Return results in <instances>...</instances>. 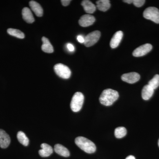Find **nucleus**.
<instances>
[{
  "mask_svg": "<svg viewBox=\"0 0 159 159\" xmlns=\"http://www.w3.org/2000/svg\"><path fill=\"white\" fill-rule=\"evenodd\" d=\"M96 19L93 16L86 14L82 16L79 20L80 25L83 27H89L92 25L95 22Z\"/></svg>",
  "mask_w": 159,
  "mask_h": 159,
  "instance_id": "9",
  "label": "nucleus"
},
{
  "mask_svg": "<svg viewBox=\"0 0 159 159\" xmlns=\"http://www.w3.org/2000/svg\"><path fill=\"white\" fill-rule=\"evenodd\" d=\"M125 159H136L135 157L133 156L130 155L128 157H127L125 158Z\"/></svg>",
  "mask_w": 159,
  "mask_h": 159,
  "instance_id": "28",
  "label": "nucleus"
},
{
  "mask_svg": "<svg viewBox=\"0 0 159 159\" xmlns=\"http://www.w3.org/2000/svg\"><path fill=\"white\" fill-rule=\"evenodd\" d=\"M54 150L56 153L61 156L67 157L70 156V152L68 149L61 144L55 145Z\"/></svg>",
  "mask_w": 159,
  "mask_h": 159,
  "instance_id": "15",
  "label": "nucleus"
},
{
  "mask_svg": "<svg viewBox=\"0 0 159 159\" xmlns=\"http://www.w3.org/2000/svg\"><path fill=\"white\" fill-rule=\"evenodd\" d=\"M7 32L11 36H14L18 38L24 39L25 38L24 33L18 29H9L7 30Z\"/></svg>",
  "mask_w": 159,
  "mask_h": 159,
  "instance_id": "21",
  "label": "nucleus"
},
{
  "mask_svg": "<svg viewBox=\"0 0 159 159\" xmlns=\"http://www.w3.org/2000/svg\"><path fill=\"white\" fill-rule=\"evenodd\" d=\"M75 142L77 146L88 153H93L96 151V146L93 142L83 137H78Z\"/></svg>",
  "mask_w": 159,
  "mask_h": 159,
  "instance_id": "2",
  "label": "nucleus"
},
{
  "mask_svg": "<svg viewBox=\"0 0 159 159\" xmlns=\"http://www.w3.org/2000/svg\"><path fill=\"white\" fill-rule=\"evenodd\" d=\"M29 5L31 7V10H32L35 15L39 17H41L43 15V9L41 6L37 2L34 1H30L29 2Z\"/></svg>",
  "mask_w": 159,
  "mask_h": 159,
  "instance_id": "13",
  "label": "nucleus"
},
{
  "mask_svg": "<svg viewBox=\"0 0 159 159\" xmlns=\"http://www.w3.org/2000/svg\"><path fill=\"white\" fill-rule=\"evenodd\" d=\"M127 130L125 127L120 126L117 127L115 130V135L117 139H121L126 135Z\"/></svg>",
  "mask_w": 159,
  "mask_h": 159,
  "instance_id": "22",
  "label": "nucleus"
},
{
  "mask_svg": "<svg viewBox=\"0 0 159 159\" xmlns=\"http://www.w3.org/2000/svg\"><path fill=\"white\" fill-rule=\"evenodd\" d=\"M22 16L23 19L28 23H32L34 21V19L33 14L29 8H24L22 10Z\"/></svg>",
  "mask_w": 159,
  "mask_h": 159,
  "instance_id": "17",
  "label": "nucleus"
},
{
  "mask_svg": "<svg viewBox=\"0 0 159 159\" xmlns=\"http://www.w3.org/2000/svg\"><path fill=\"white\" fill-rule=\"evenodd\" d=\"M123 81L129 84H134L138 82L140 79V75L136 72H131L123 74L121 77Z\"/></svg>",
  "mask_w": 159,
  "mask_h": 159,
  "instance_id": "8",
  "label": "nucleus"
},
{
  "mask_svg": "<svg viewBox=\"0 0 159 159\" xmlns=\"http://www.w3.org/2000/svg\"><path fill=\"white\" fill-rule=\"evenodd\" d=\"M84 96L82 93L77 92L74 94L70 102L71 110L75 112L79 111L82 108Z\"/></svg>",
  "mask_w": 159,
  "mask_h": 159,
  "instance_id": "3",
  "label": "nucleus"
},
{
  "mask_svg": "<svg viewBox=\"0 0 159 159\" xmlns=\"http://www.w3.org/2000/svg\"><path fill=\"white\" fill-rule=\"evenodd\" d=\"M158 146L159 147V139L158 142Z\"/></svg>",
  "mask_w": 159,
  "mask_h": 159,
  "instance_id": "29",
  "label": "nucleus"
},
{
  "mask_svg": "<svg viewBox=\"0 0 159 159\" xmlns=\"http://www.w3.org/2000/svg\"><path fill=\"white\" fill-rule=\"evenodd\" d=\"M154 91V90L148 84L145 85L142 89V96L143 99L145 100H148L150 99L153 95Z\"/></svg>",
  "mask_w": 159,
  "mask_h": 159,
  "instance_id": "14",
  "label": "nucleus"
},
{
  "mask_svg": "<svg viewBox=\"0 0 159 159\" xmlns=\"http://www.w3.org/2000/svg\"><path fill=\"white\" fill-rule=\"evenodd\" d=\"M101 33L99 31H95L91 32L84 38V45L90 47L94 45L98 42L100 38Z\"/></svg>",
  "mask_w": 159,
  "mask_h": 159,
  "instance_id": "6",
  "label": "nucleus"
},
{
  "mask_svg": "<svg viewBox=\"0 0 159 159\" xmlns=\"http://www.w3.org/2000/svg\"><path fill=\"white\" fill-rule=\"evenodd\" d=\"M81 5L83 7L84 11L87 13L91 14V13H94L96 11V6L91 1L89 0H84L82 1Z\"/></svg>",
  "mask_w": 159,
  "mask_h": 159,
  "instance_id": "16",
  "label": "nucleus"
},
{
  "mask_svg": "<svg viewBox=\"0 0 159 159\" xmlns=\"http://www.w3.org/2000/svg\"><path fill=\"white\" fill-rule=\"evenodd\" d=\"M55 73L59 77L63 79H69L71 76V72L68 67L62 64H57L54 66Z\"/></svg>",
  "mask_w": 159,
  "mask_h": 159,
  "instance_id": "5",
  "label": "nucleus"
},
{
  "mask_svg": "<svg viewBox=\"0 0 159 159\" xmlns=\"http://www.w3.org/2000/svg\"><path fill=\"white\" fill-rule=\"evenodd\" d=\"M42 40L43 43L41 47L42 51L47 53H53L54 52V49L49 39L46 37H43Z\"/></svg>",
  "mask_w": 159,
  "mask_h": 159,
  "instance_id": "18",
  "label": "nucleus"
},
{
  "mask_svg": "<svg viewBox=\"0 0 159 159\" xmlns=\"http://www.w3.org/2000/svg\"><path fill=\"white\" fill-rule=\"evenodd\" d=\"M123 35V32L121 31H117L114 34L110 42V46L112 48H116L119 46Z\"/></svg>",
  "mask_w": 159,
  "mask_h": 159,
  "instance_id": "11",
  "label": "nucleus"
},
{
  "mask_svg": "<svg viewBox=\"0 0 159 159\" xmlns=\"http://www.w3.org/2000/svg\"><path fill=\"white\" fill-rule=\"evenodd\" d=\"M143 16L146 19L159 24V10L156 7H150L145 9L143 12Z\"/></svg>",
  "mask_w": 159,
  "mask_h": 159,
  "instance_id": "4",
  "label": "nucleus"
},
{
  "mask_svg": "<svg viewBox=\"0 0 159 159\" xmlns=\"http://www.w3.org/2000/svg\"><path fill=\"white\" fill-rule=\"evenodd\" d=\"M61 2L62 3L63 6H67L70 4L71 1H70V0H61Z\"/></svg>",
  "mask_w": 159,
  "mask_h": 159,
  "instance_id": "26",
  "label": "nucleus"
},
{
  "mask_svg": "<svg viewBox=\"0 0 159 159\" xmlns=\"http://www.w3.org/2000/svg\"><path fill=\"white\" fill-rule=\"evenodd\" d=\"M148 85L150 86L154 90L159 86V75L157 74L148 82Z\"/></svg>",
  "mask_w": 159,
  "mask_h": 159,
  "instance_id": "23",
  "label": "nucleus"
},
{
  "mask_svg": "<svg viewBox=\"0 0 159 159\" xmlns=\"http://www.w3.org/2000/svg\"><path fill=\"white\" fill-rule=\"evenodd\" d=\"M10 137L5 131L0 129V147L2 148H7L10 145Z\"/></svg>",
  "mask_w": 159,
  "mask_h": 159,
  "instance_id": "10",
  "label": "nucleus"
},
{
  "mask_svg": "<svg viewBox=\"0 0 159 159\" xmlns=\"http://www.w3.org/2000/svg\"><path fill=\"white\" fill-rule=\"evenodd\" d=\"M67 48L69 51H71V52L74 51V50H75V48H74V46L71 43L67 44Z\"/></svg>",
  "mask_w": 159,
  "mask_h": 159,
  "instance_id": "25",
  "label": "nucleus"
},
{
  "mask_svg": "<svg viewBox=\"0 0 159 159\" xmlns=\"http://www.w3.org/2000/svg\"><path fill=\"white\" fill-rule=\"evenodd\" d=\"M17 138L20 143L25 146H28L29 144V139L25 134L22 131H19L17 134Z\"/></svg>",
  "mask_w": 159,
  "mask_h": 159,
  "instance_id": "20",
  "label": "nucleus"
},
{
  "mask_svg": "<svg viewBox=\"0 0 159 159\" xmlns=\"http://www.w3.org/2000/svg\"><path fill=\"white\" fill-rule=\"evenodd\" d=\"M42 149L39 151V153L43 157H48L53 153V149L51 145L46 143H43L41 145Z\"/></svg>",
  "mask_w": 159,
  "mask_h": 159,
  "instance_id": "12",
  "label": "nucleus"
},
{
  "mask_svg": "<svg viewBox=\"0 0 159 159\" xmlns=\"http://www.w3.org/2000/svg\"><path fill=\"white\" fill-rule=\"evenodd\" d=\"M77 39L78 41L80 43H84V38L83 37L82 35H79L77 36Z\"/></svg>",
  "mask_w": 159,
  "mask_h": 159,
  "instance_id": "27",
  "label": "nucleus"
},
{
  "mask_svg": "<svg viewBox=\"0 0 159 159\" xmlns=\"http://www.w3.org/2000/svg\"><path fill=\"white\" fill-rule=\"evenodd\" d=\"M145 2L144 0H133V4L137 7H142L145 4Z\"/></svg>",
  "mask_w": 159,
  "mask_h": 159,
  "instance_id": "24",
  "label": "nucleus"
},
{
  "mask_svg": "<svg viewBox=\"0 0 159 159\" xmlns=\"http://www.w3.org/2000/svg\"><path fill=\"white\" fill-rule=\"evenodd\" d=\"M152 48V46L150 44H145L137 48L133 52V55L136 57H142L149 53Z\"/></svg>",
  "mask_w": 159,
  "mask_h": 159,
  "instance_id": "7",
  "label": "nucleus"
},
{
  "mask_svg": "<svg viewBox=\"0 0 159 159\" xmlns=\"http://www.w3.org/2000/svg\"><path fill=\"white\" fill-rule=\"evenodd\" d=\"M109 0H99L97 1V5L98 9L100 11H106L111 7L110 2Z\"/></svg>",
  "mask_w": 159,
  "mask_h": 159,
  "instance_id": "19",
  "label": "nucleus"
},
{
  "mask_svg": "<svg viewBox=\"0 0 159 159\" xmlns=\"http://www.w3.org/2000/svg\"><path fill=\"white\" fill-rule=\"evenodd\" d=\"M119 97L118 92L111 89H107L102 92L99 97V102L102 105L109 106L112 105Z\"/></svg>",
  "mask_w": 159,
  "mask_h": 159,
  "instance_id": "1",
  "label": "nucleus"
}]
</instances>
